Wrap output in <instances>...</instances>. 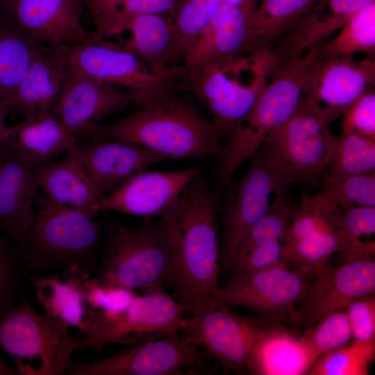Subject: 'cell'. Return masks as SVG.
Listing matches in <instances>:
<instances>
[{"label": "cell", "instance_id": "obj_43", "mask_svg": "<svg viewBox=\"0 0 375 375\" xmlns=\"http://www.w3.org/2000/svg\"><path fill=\"white\" fill-rule=\"evenodd\" d=\"M83 292L93 317L118 312L125 308L138 295L132 290L103 285L90 275H88L84 281Z\"/></svg>", "mask_w": 375, "mask_h": 375}, {"label": "cell", "instance_id": "obj_33", "mask_svg": "<svg viewBox=\"0 0 375 375\" xmlns=\"http://www.w3.org/2000/svg\"><path fill=\"white\" fill-rule=\"evenodd\" d=\"M297 210L285 193H276L266 213L244 235L223 267L228 270L237 259L258 244L269 240L282 242Z\"/></svg>", "mask_w": 375, "mask_h": 375}, {"label": "cell", "instance_id": "obj_32", "mask_svg": "<svg viewBox=\"0 0 375 375\" xmlns=\"http://www.w3.org/2000/svg\"><path fill=\"white\" fill-rule=\"evenodd\" d=\"M43 44L14 26H0V98L13 94Z\"/></svg>", "mask_w": 375, "mask_h": 375}, {"label": "cell", "instance_id": "obj_29", "mask_svg": "<svg viewBox=\"0 0 375 375\" xmlns=\"http://www.w3.org/2000/svg\"><path fill=\"white\" fill-rule=\"evenodd\" d=\"M318 0H259L248 20L247 54L270 49Z\"/></svg>", "mask_w": 375, "mask_h": 375}, {"label": "cell", "instance_id": "obj_31", "mask_svg": "<svg viewBox=\"0 0 375 375\" xmlns=\"http://www.w3.org/2000/svg\"><path fill=\"white\" fill-rule=\"evenodd\" d=\"M184 0H110L90 8L95 35L110 37L126 31L134 17L148 14L175 15Z\"/></svg>", "mask_w": 375, "mask_h": 375}, {"label": "cell", "instance_id": "obj_44", "mask_svg": "<svg viewBox=\"0 0 375 375\" xmlns=\"http://www.w3.org/2000/svg\"><path fill=\"white\" fill-rule=\"evenodd\" d=\"M341 133H354L375 140V92L371 89L341 115Z\"/></svg>", "mask_w": 375, "mask_h": 375}, {"label": "cell", "instance_id": "obj_26", "mask_svg": "<svg viewBox=\"0 0 375 375\" xmlns=\"http://www.w3.org/2000/svg\"><path fill=\"white\" fill-rule=\"evenodd\" d=\"M39 192L49 201L91 216L98 213L101 197L81 163L69 153L40 165Z\"/></svg>", "mask_w": 375, "mask_h": 375}, {"label": "cell", "instance_id": "obj_3", "mask_svg": "<svg viewBox=\"0 0 375 375\" xmlns=\"http://www.w3.org/2000/svg\"><path fill=\"white\" fill-rule=\"evenodd\" d=\"M319 55L317 46L299 56L278 60L253 106L223 145L215 176L219 187L226 188L240 165L295 111Z\"/></svg>", "mask_w": 375, "mask_h": 375}, {"label": "cell", "instance_id": "obj_10", "mask_svg": "<svg viewBox=\"0 0 375 375\" xmlns=\"http://www.w3.org/2000/svg\"><path fill=\"white\" fill-rule=\"evenodd\" d=\"M212 357L181 334L126 346L109 356L90 362H70L69 375L204 374Z\"/></svg>", "mask_w": 375, "mask_h": 375}, {"label": "cell", "instance_id": "obj_51", "mask_svg": "<svg viewBox=\"0 0 375 375\" xmlns=\"http://www.w3.org/2000/svg\"><path fill=\"white\" fill-rule=\"evenodd\" d=\"M108 1H110V0H90L89 1L90 8L97 6Z\"/></svg>", "mask_w": 375, "mask_h": 375}, {"label": "cell", "instance_id": "obj_28", "mask_svg": "<svg viewBox=\"0 0 375 375\" xmlns=\"http://www.w3.org/2000/svg\"><path fill=\"white\" fill-rule=\"evenodd\" d=\"M317 360L300 338L281 328L263 326L253 351L250 374H308Z\"/></svg>", "mask_w": 375, "mask_h": 375}, {"label": "cell", "instance_id": "obj_24", "mask_svg": "<svg viewBox=\"0 0 375 375\" xmlns=\"http://www.w3.org/2000/svg\"><path fill=\"white\" fill-rule=\"evenodd\" d=\"M88 275H90L88 272L73 267L49 276L28 274V277L45 313L83 334L93 318L83 292Z\"/></svg>", "mask_w": 375, "mask_h": 375}, {"label": "cell", "instance_id": "obj_34", "mask_svg": "<svg viewBox=\"0 0 375 375\" xmlns=\"http://www.w3.org/2000/svg\"><path fill=\"white\" fill-rule=\"evenodd\" d=\"M323 56L353 58L364 53H375V1L354 16L326 42L319 45Z\"/></svg>", "mask_w": 375, "mask_h": 375}, {"label": "cell", "instance_id": "obj_50", "mask_svg": "<svg viewBox=\"0 0 375 375\" xmlns=\"http://www.w3.org/2000/svg\"><path fill=\"white\" fill-rule=\"evenodd\" d=\"M256 0H222V3H228L237 6H247L256 4Z\"/></svg>", "mask_w": 375, "mask_h": 375}, {"label": "cell", "instance_id": "obj_5", "mask_svg": "<svg viewBox=\"0 0 375 375\" xmlns=\"http://www.w3.org/2000/svg\"><path fill=\"white\" fill-rule=\"evenodd\" d=\"M105 244L97 278L106 286L143 293L175 284L172 247L160 217L135 226L110 222L104 226Z\"/></svg>", "mask_w": 375, "mask_h": 375}, {"label": "cell", "instance_id": "obj_6", "mask_svg": "<svg viewBox=\"0 0 375 375\" xmlns=\"http://www.w3.org/2000/svg\"><path fill=\"white\" fill-rule=\"evenodd\" d=\"M101 226L91 216L47 199L38 190L32 224L17 246L29 272L94 267Z\"/></svg>", "mask_w": 375, "mask_h": 375}, {"label": "cell", "instance_id": "obj_30", "mask_svg": "<svg viewBox=\"0 0 375 375\" xmlns=\"http://www.w3.org/2000/svg\"><path fill=\"white\" fill-rule=\"evenodd\" d=\"M330 229L344 262L375 259L374 242L361 240L363 235L375 233V207H337L331 214Z\"/></svg>", "mask_w": 375, "mask_h": 375}, {"label": "cell", "instance_id": "obj_38", "mask_svg": "<svg viewBox=\"0 0 375 375\" xmlns=\"http://www.w3.org/2000/svg\"><path fill=\"white\" fill-rule=\"evenodd\" d=\"M352 338L345 310L330 312L306 328L300 337L317 358L348 344Z\"/></svg>", "mask_w": 375, "mask_h": 375}, {"label": "cell", "instance_id": "obj_13", "mask_svg": "<svg viewBox=\"0 0 375 375\" xmlns=\"http://www.w3.org/2000/svg\"><path fill=\"white\" fill-rule=\"evenodd\" d=\"M248 159L244 174L226 187L222 208V264L247 231L266 213L271 194L286 193L291 185L262 144Z\"/></svg>", "mask_w": 375, "mask_h": 375}, {"label": "cell", "instance_id": "obj_22", "mask_svg": "<svg viewBox=\"0 0 375 375\" xmlns=\"http://www.w3.org/2000/svg\"><path fill=\"white\" fill-rule=\"evenodd\" d=\"M69 47L44 44L13 94L6 99L10 110L24 118L53 110L71 74Z\"/></svg>", "mask_w": 375, "mask_h": 375}, {"label": "cell", "instance_id": "obj_7", "mask_svg": "<svg viewBox=\"0 0 375 375\" xmlns=\"http://www.w3.org/2000/svg\"><path fill=\"white\" fill-rule=\"evenodd\" d=\"M69 326L28 303H17L0 315V348L19 375L65 374L74 352L81 349Z\"/></svg>", "mask_w": 375, "mask_h": 375}, {"label": "cell", "instance_id": "obj_39", "mask_svg": "<svg viewBox=\"0 0 375 375\" xmlns=\"http://www.w3.org/2000/svg\"><path fill=\"white\" fill-rule=\"evenodd\" d=\"M337 206L323 192L303 195L288 233L282 241L289 242L330 231L331 217Z\"/></svg>", "mask_w": 375, "mask_h": 375}, {"label": "cell", "instance_id": "obj_18", "mask_svg": "<svg viewBox=\"0 0 375 375\" xmlns=\"http://www.w3.org/2000/svg\"><path fill=\"white\" fill-rule=\"evenodd\" d=\"M133 104L125 90L71 72L53 112L66 130L79 140L91 137L101 119Z\"/></svg>", "mask_w": 375, "mask_h": 375}, {"label": "cell", "instance_id": "obj_42", "mask_svg": "<svg viewBox=\"0 0 375 375\" xmlns=\"http://www.w3.org/2000/svg\"><path fill=\"white\" fill-rule=\"evenodd\" d=\"M8 240L0 234V315L17 303L24 267L17 246Z\"/></svg>", "mask_w": 375, "mask_h": 375}, {"label": "cell", "instance_id": "obj_46", "mask_svg": "<svg viewBox=\"0 0 375 375\" xmlns=\"http://www.w3.org/2000/svg\"><path fill=\"white\" fill-rule=\"evenodd\" d=\"M352 338L360 341L375 340V292L352 301L345 309Z\"/></svg>", "mask_w": 375, "mask_h": 375}, {"label": "cell", "instance_id": "obj_1", "mask_svg": "<svg viewBox=\"0 0 375 375\" xmlns=\"http://www.w3.org/2000/svg\"><path fill=\"white\" fill-rule=\"evenodd\" d=\"M171 242L178 301L187 310L219 289L220 241L214 194L198 174L160 217Z\"/></svg>", "mask_w": 375, "mask_h": 375}, {"label": "cell", "instance_id": "obj_25", "mask_svg": "<svg viewBox=\"0 0 375 375\" xmlns=\"http://www.w3.org/2000/svg\"><path fill=\"white\" fill-rule=\"evenodd\" d=\"M174 17L157 14L134 17L126 28L131 38L122 47L138 56L156 72L168 74L178 72L181 67H173L171 64L184 61L185 53Z\"/></svg>", "mask_w": 375, "mask_h": 375}, {"label": "cell", "instance_id": "obj_23", "mask_svg": "<svg viewBox=\"0 0 375 375\" xmlns=\"http://www.w3.org/2000/svg\"><path fill=\"white\" fill-rule=\"evenodd\" d=\"M255 6L222 3L189 48L185 66H199L247 54L248 20Z\"/></svg>", "mask_w": 375, "mask_h": 375}, {"label": "cell", "instance_id": "obj_15", "mask_svg": "<svg viewBox=\"0 0 375 375\" xmlns=\"http://www.w3.org/2000/svg\"><path fill=\"white\" fill-rule=\"evenodd\" d=\"M67 152L83 166L101 198L136 173L168 159L142 145L102 136L79 139Z\"/></svg>", "mask_w": 375, "mask_h": 375}, {"label": "cell", "instance_id": "obj_4", "mask_svg": "<svg viewBox=\"0 0 375 375\" xmlns=\"http://www.w3.org/2000/svg\"><path fill=\"white\" fill-rule=\"evenodd\" d=\"M278 60L271 49L183 67V86L208 111L220 138L249 112Z\"/></svg>", "mask_w": 375, "mask_h": 375}, {"label": "cell", "instance_id": "obj_16", "mask_svg": "<svg viewBox=\"0 0 375 375\" xmlns=\"http://www.w3.org/2000/svg\"><path fill=\"white\" fill-rule=\"evenodd\" d=\"M375 292V260L328 264L316 275L295 308L292 323L308 328L324 315L345 310L354 299Z\"/></svg>", "mask_w": 375, "mask_h": 375}, {"label": "cell", "instance_id": "obj_14", "mask_svg": "<svg viewBox=\"0 0 375 375\" xmlns=\"http://www.w3.org/2000/svg\"><path fill=\"white\" fill-rule=\"evenodd\" d=\"M308 276L284 263L233 275L211 297L227 307H243L276 321L292 323L295 308L306 297Z\"/></svg>", "mask_w": 375, "mask_h": 375}, {"label": "cell", "instance_id": "obj_36", "mask_svg": "<svg viewBox=\"0 0 375 375\" xmlns=\"http://www.w3.org/2000/svg\"><path fill=\"white\" fill-rule=\"evenodd\" d=\"M282 244L283 260L309 278H315L327 265L328 258L338 253L336 240L330 231Z\"/></svg>", "mask_w": 375, "mask_h": 375}, {"label": "cell", "instance_id": "obj_11", "mask_svg": "<svg viewBox=\"0 0 375 375\" xmlns=\"http://www.w3.org/2000/svg\"><path fill=\"white\" fill-rule=\"evenodd\" d=\"M68 65L72 72L125 90L135 105L172 91L182 70L156 72L134 53L101 39L69 47Z\"/></svg>", "mask_w": 375, "mask_h": 375}, {"label": "cell", "instance_id": "obj_8", "mask_svg": "<svg viewBox=\"0 0 375 375\" xmlns=\"http://www.w3.org/2000/svg\"><path fill=\"white\" fill-rule=\"evenodd\" d=\"M323 109L303 94L292 115L262 144L290 183H322L336 135Z\"/></svg>", "mask_w": 375, "mask_h": 375}, {"label": "cell", "instance_id": "obj_48", "mask_svg": "<svg viewBox=\"0 0 375 375\" xmlns=\"http://www.w3.org/2000/svg\"><path fill=\"white\" fill-rule=\"evenodd\" d=\"M0 26H11L9 0H0Z\"/></svg>", "mask_w": 375, "mask_h": 375}, {"label": "cell", "instance_id": "obj_21", "mask_svg": "<svg viewBox=\"0 0 375 375\" xmlns=\"http://www.w3.org/2000/svg\"><path fill=\"white\" fill-rule=\"evenodd\" d=\"M41 164L6 145L0 151V234L17 246L33 222Z\"/></svg>", "mask_w": 375, "mask_h": 375}, {"label": "cell", "instance_id": "obj_40", "mask_svg": "<svg viewBox=\"0 0 375 375\" xmlns=\"http://www.w3.org/2000/svg\"><path fill=\"white\" fill-rule=\"evenodd\" d=\"M221 3L222 0L183 1L174 15V22L185 57L192 44L209 23Z\"/></svg>", "mask_w": 375, "mask_h": 375}, {"label": "cell", "instance_id": "obj_49", "mask_svg": "<svg viewBox=\"0 0 375 375\" xmlns=\"http://www.w3.org/2000/svg\"><path fill=\"white\" fill-rule=\"evenodd\" d=\"M0 375H19L16 368L12 369L7 365L0 358Z\"/></svg>", "mask_w": 375, "mask_h": 375}, {"label": "cell", "instance_id": "obj_9", "mask_svg": "<svg viewBox=\"0 0 375 375\" xmlns=\"http://www.w3.org/2000/svg\"><path fill=\"white\" fill-rule=\"evenodd\" d=\"M187 309L163 289L137 295L124 309L95 315L84 333L76 336L81 349L99 351L108 344L131 345L178 333Z\"/></svg>", "mask_w": 375, "mask_h": 375}, {"label": "cell", "instance_id": "obj_41", "mask_svg": "<svg viewBox=\"0 0 375 375\" xmlns=\"http://www.w3.org/2000/svg\"><path fill=\"white\" fill-rule=\"evenodd\" d=\"M323 193L337 207H375V171L354 174L324 185Z\"/></svg>", "mask_w": 375, "mask_h": 375}, {"label": "cell", "instance_id": "obj_45", "mask_svg": "<svg viewBox=\"0 0 375 375\" xmlns=\"http://www.w3.org/2000/svg\"><path fill=\"white\" fill-rule=\"evenodd\" d=\"M286 263L280 240L265 242L251 249L228 269L233 275L259 271ZM287 264V263H286Z\"/></svg>", "mask_w": 375, "mask_h": 375}, {"label": "cell", "instance_id": "obj_19", "mask_svg": "<svg viewBox=\"0 0 375 375\" xmlns=\"http://www.w3.org/2000/svg\"><path fill=\"white\" fill-rule=\"evenodd\" d=\"M199 167L170 171L143 170L101 197L97 210L141 217H160L198 174Z\"/></svg>", "mask_w": 375, "mask_h": 375}, {"label": "cell", "instance_id": "obj_2", "mask_svg": "<svg viewBox=\"0 0 375 375\" xmlns=\"http://www.w3.org/2000/svg\"><path fill=\"white\" fill-rule=\"evenodd\" d=\"M135 106L128 115L97 126L92 136L133 142L168 158L218 160L221 156L219 133L187 98L171 91Z\"/></svg>", "mask_w": 375, "mask_h": 375}, {"label": "cell", "instance_id": "obj_47", "mask_svg": "<svg viewBox=\"0 0 375 375\" xmlns=\"http://www.w3.org/2000/svg\"><path fill=\"white\" fill-rule=\"evenodd\" d=\"M6 100L0 98V151L3 148L6 143V138L8 126L6 124V119L10 112Z\"/></svg>", "mask_w": 375, "mask_h": 375}, {"label": "cell", "instance_id": "obj_27", "mask_svg": "<svg viewBox=\"0 0 375 375\" xmlns=\"http://www.w3.org/2000/svg\"><path fill=\"white\" fill-rule=\"evenodd\" d=\"M78 139L60 123L53 110L40 112L8 126L5 145L40 163L65 154Z\"/></svg>", "mask_w": 375, "mask_h": 375}, {"label": "cell", "instance_id": "obj_20", "mask_svg": "<svg viewBox=\"0 0 375 375\" xmlns=\"http://www.w3.org/2000/svg\"><path fill=\"white\" fill-rule=\"evenodd\" d=\"M12 26L35 41L72 47L100 39L82 23V0H9Z\"/></svg>", "mask_w": 375, "mask_h": 375}, {"label": "cell", "instance_id": "obj_35", "mask_svg": "<svg viewBox=\"0 0 375 375\" xmlns=\"http://www.w3.org/2000/svg\"><path fill=\"white\" fill-rule=\"evenodd\" d=\"M375 171V140L354 133L336 135L334 152L323 185L344 177Z\"/></svg>", "mask_w": 375, "mask_h": 375}, {"label": "cell", "instance_id": "obj_17", "mask_svg": "<svg viewBox=\"0 0 375 375\" xmlns=\"http://www.w3.org/2000/svg\"><path fill=\"white\" fill-rule=\"evenodd\" d=\"M375 60L319 57L309 74L304 95L317 103L332 123L353 102L374 88Z\"/></svg>", "mask_w": 375, "mask_h": 375}, {"label": "cell", "instance_id": "obj_12", "mask_svg": "<svg viewBox=\"0 0 375 375\" xmlns=\"http://www.w3.org/2000/svg\"><path fill=\"white\" fill-rule=\"evenodd\" d=\"M192 310V316L181 319L178 333L216 358L224 368L235 373H250L253 351L263 326L212 298Z\"/></svg>", "mask_w": 375, "mask_h": 375}, {"label": "cell", "instance_id": "obj_37", "mask_svg": "<svg viewBox=\"0 0 375 375\" xmlns=\"http://www.w3.org/2000/svg\"><path fill=\"white\" fill-rule=\"evenodd\" d=\"M375 359V340H353L319 358L308 375H368Z\"/></svg>", "mask_w": 375, "mask_h": 375}]
</instances>
